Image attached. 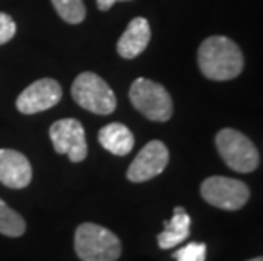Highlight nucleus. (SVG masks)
I'll use <instances>...</instances> for the list:
<instances>
[{
  "label": "nucleus",
  "mask_w": 263,
  "mask_h": 261,
  "mask_svg": "<svg viewBox=\"0 0 263 261\" xmlns=\"http://www.w3.org/2000/svg\"><path fill=\"white\" fill-rule=\"evenodd\" d=\"M151 37V29L148 21L144 17H136L129 22L124 34L117 41V53L122 58L133 59L139 56L144 49H146Z\"/></svg>",
  "instance_id": "nucleus-11"
},
{
  "label": "nucleus",
  "mask_w": 263,
  "mask_h": 261,
  "mask_svg": "<svg viewBox=\"0 0 263 261\" xmlns=\"http://www.w3.org/2000/svg\"><path fill=\"white\" fill-rule=\"evenodd\" d=\"M15 34V22L12 17L4 12H0V44L9 43Z\"/></svg>",
  "instance_id": "nucleus-17"
},
{
  "label": "nucleus",
  "mask_w": 263,
  "mask_h": 261,
  "mask_svg": "<svg viewBox=\"0 0 263 261\" xmlns=\"http://www.w3.org/2000/svg\"><path fill=\"white\" fill-rule=\"evenodd\" d=\"M99 143L102 144L104 149H107L116 156H126L134 148V136L129 127L121 122H112L99 131Z\"/></svg>",
  "instance_id": "nucleus-12"
},
{
  "label": "nucleus",
  "mask_w": 263,
  "mask_h": 261,
  "mask_svg": "<svg viewBox=\"0 0 263 261\" xmlns=\"http://www.w3.org/2000/svg\"><path fill=\"white\" fill-rule=\"evenodd\" d=\"M190 215L183 207H175L173 217L165 224V229L158 234V246L161 249H170L182 244L190 234Z\"/></svg>",
  "instance_id": "nucleus-13"
},
{
  "label": "nucleus",
  "mask_w": 263,
  "mask_h": 261,
  "mask_svg": "<svg viewBox=\"0 0 263 261\" xmlns=\"http://www.w3.org/2000/svg\"><path fill=\"white\" fill-rule=\"evenodd\" d=\"M200 195L211 205L222 210H239L250 198L246 183L228 176H209L200 185Z\"/></svg>",
  "instance_id": "nucleus-6"
},
{
  "label": "nucleus",
  "mask_w": 263,
  "mask_h": 261,
  "mask_svg": "<svg viewBox=\"0 0 263 261\" xmlns=\"http://www.w3.org/2000/svg\"><path fill=\"white\" fill-rule=\"evenodd\" d=\"M61 87L53 78H41L31 83L15 101V107L22 114H37L54 107L61 101Z\"/></svg>",
  "instance_id": "nucleus-9"
},
{
  "label": "nucleus",
  "mask_w": 263,
  "mask_h": 261,
  "mask_svg": "<svg viewBox=\"0 0 263 261\" xmlns=\"http://www.w3.org/2000/svg\"><path fill=\"white\" fill-rule=\"evenodd\" d=\"M49 137L54 146V151L66 154L70 161L80 163L87 158L88 148L85 139V131L80 121L77 119H61L49 127Z\"/></svg>",
  "instance_id": "nucleus-7"
},
{
  "label": "nucleus",
  "mask_w": 263,
  "mask_h": 261,
  "mask_svg": "<svg viewBox=\"0 0 263 261\" xmlns=\"http://www.w3.org/2000/svg\"><path fill=\"white\" fill-rule=\"evenodd\" d=\"M60 17L68 24H80L85 19V5L82 0H51Z\"/></svg>",
  "instance_id": "nucleus-15"
},
{
  "label": "nucleus",
  "mask_w": 263,
  "mask_h": 261,
  "mask_svg": "<svg viewBox=\"0 0 263 261\" xmlns=\"http://www.w3.org/2000/svg\"><path fill=\"white\" fill-rule=\"evenodd\" d=\"M75 253L83 261H116L121 256V241L112 231L85 222L75 231Z\"/></svg>",
  "instance_id": "nucleus-2"
},
{
  "label": "nucleus",
  "mask_w": 263,
  "mask_h": 261,
  "mask_svg": "<svg viewBox=\"0 0 263 261\" xmlns=\"http://www.w3.org/2000/svg\"><path fill=\"white\" fill-rule=\"evenodd\" d=\"M216 146L224 163L238 173H251L258 168V149L243 132L229 127L221 129L216 134Z\"/></svg>",
  "instance_id": "nucleus-3"
},
{
  "label": "nucleus",
  "mask_w": 263,
  "mask_h": 261,
  "mask_svg": "<svg viewBox=\"0 0 263 261\" xmlns=\"http://www.w3.org/2000/svg\"><path fill=\"white\" fill-rule=\"evenodd\" d=\"M207 248L204 243H189L173 253L175 261H205Z\"/></svg>",
  "instance_id": "nucleus-16"
},
{
  "label": "nucleus",
  "mask_w": 263,
  "mask_h": 261,
  "mask_svg": "<svg viewBox=\"0 0 263 261\" xmlns=\"http://www.w3.org/2000/svg\"><path fill=\"white\" fill-rule=\"evenodd\" d=\"M134 109L155 122H166L173 114V102L166 88L148 78H138L129 88Z\"/></svg>",
  "instance_id": "nucleus-4"
},
{
  "label": "nucleus",
  "mask_w": 263,
  "mask_h": 261,
  "mask_svg": "<svg viewBox=\"0 0 263 261\" xmlns=\"http://www.w3.org/2000/svg\"><path fill=\"white\" fill-rule=\"evenodd\" d=\"M248 261H263V256H258V258H253V259H248Z\"/></svg>",
  "instance_id": "nucleus-19"
},
{
  "label": "nucleus",
  "mask_w": 263,
  "mask_h": 261,
  "mask_svg": "<svg viewBox=\"0 0 263 261\" xmlns=\"http://www.w3.org/2000/svg\"><path fill=\"white\" fill-rule=\"evenodd\" d=\"M26 232V220L0 198V234L19 237Z\"/></svg>",
  "instance_id": "nucleus-14"
},
{
  "label": "nucleus",
  "mask_w": 263,
  "mask_h": 261,
  "mask_svg": "<svg viewBox=\"0 0 263 261\" xmlns=\"http://www.w3.org/2000/svg\"><path fill=\"white\" fill-rule=\"evenodd\" d=\"M116 2H119V0H97V7L100 10H109Z\"/></svg>",
  "instance_id": "nucleus-18"
},
{
  "label": "nucleus",
  "mask_w": 263,
  "mask_h": 261,
  "mask_svg": "<svg viewBox=\"0 0 263 261\" xmlns=\"http://www.w3.org/2000/svg\"><path fill=\"white\" fill-rule=\"evenodd\" d=\"M71 97L80 107L99 115L112 114L117 105L112 88L99 75L90 71L80 73L75 78L71 85Z\"/></svg>",
  "instance_id": "nucleus-5"
},
{
  "label": "nucleus",
  "mask_w": 263,
  "mask_h": 261,
  "mask_svg": "<svg viewBox=\"0 0 263 261\" xmlns=\"http://www.w3.org/2000/svg\"><path fill=\"white\" fill-rule=\"evenodd\" d=\"M170 159L168 148L161 141H149L127 168V180L133 183L148 182L166 168Z\"/></svg>",
  "instance_id": "nucleus-8"
},
{
  "label": "nucleus",
  "mask_w": 263,
  "mask_h": 261,
  "mask_svg": "<svg viewBox=\"0 0 263 261\" xmlns=\"http://www.w3.org/2000/svg\"><path fill=\"white\" fill-rule=\"evenodd\" d=\"M32 168L24 154L14 149H0V183L9 188H26L31 183Z\"/></svg>",
  "instance_id": "nucleus-10"
},
{
  "label": "nucleus",
  "mask_w": 263,
  "mask_h": 261,
  "mask_svg": "<svg viewBox=\"0 0 263 261\" xmlns=\"http://www.w3.org/2000/svg\"><path fill=\"white\" fill-rule=\"evenodd\" d=\"M199 68L209 80H233L243 71L245 59L238 44L224 36H211L199 48Z\"/></svg>",
  "instance_id": "nucleus-1"
}]
</instances>
